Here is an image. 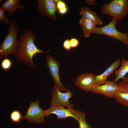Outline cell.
<instances>
[{"mask_svg": "<svg viewBox=\"0 0 128 128\" xmlns=\"http://www.w3.org/2000/svg\"><path fill=\"white\" fill-rule=\"evenodd\" d=\"M79 13L82 17L94 22L96 24L101 25L103 24L102 21L97 14L92 11L89 7H82L80 10Z\"/></svg>", "mask_w": 128, "mask_h": 128, "instance_id": "cell-14", "label": "cell"}, {"mask_svg": "<svg viewBox=\"0 0 128 128\" xmlns=\"http://www.w3.org/2000/svg\"><path fill=\"white\" fill-rule=\"evenodd\" d=\"M19 29L16 20L11 21L7 27L8 33L5 37L4 41L0 45V59H2L4 57L7 58L9 54L15 55L18 44L17 34Z\"/></svg>", "mask_w": 128, "mask_h": 128, "instance_id": "cell-2", "label": "cell"}, {"mask_svg": "<svg viewBox=\"0 0 128 128\" xmlns=\"http://www.w3.org/2000/svg\"><path fill=\"white\" fill-rule=\"evenodd\" d=\"M118 20L113 18L110 22L107 25L101 27H95L91 33L98 35L107 36L116 39L123 44H126L128 39V33H124L118 31L115 25Z\"/></svg>", "mask_w": 128, "mask_h": 128, "instance_id": "cell-4", "label": "cell"}, {"mask_svg": "<svg viewBox=\"0 0 128 128\" xmlns=\"http://www.w3.org/2000/svg\"><path fill=\"white\" fill-rule=\"evenodd\" d=\"M95 76L92 73H82L76 78L75 84L83 91L89 92L95 84Z\"/></svg>", "mask_w": 128, "mask_h": 128, "instance_id": "cell-11", "label": "cell"}, {"mask_svg": "<svg viewBox=\"0 0 128 128\" xmlns=\"http://www.w3.org/2000/svg\"><path fill=\"white\" fill-rule=\"evenodd\" d=\"M45 62L49 72L53 78L55 85L58 87L60 91H68L69 90L63 86L60 79L59 62L54 57L49 55L46 56Z\"/></svg>", "mask_w": 128, "mask_h": 128, "instance_id": "cell-8", "label": "cell"}, {"mask_svg": "<svg viewBox=\"0 0 128 128\" xmlns=\"http://www.w3.org/2000/svg\"><path fill=\"white\" fill-rule=\"evenodd\" d=\"M19 0H7L1 5V7L5 11H7L9 16L11 17L13 13L18 9H23L24 7L19 4Z\"/></svg>", "mask_w": 128, "mask_h": 128, "instance_id": "cell-15", "label": "cell"}, {"mask_svg": "<svg viewBox=\"0 0 128 128\" xmlns=\"http://www.w3.org/2000/svg\"><path fill=\"white\" fill-rule=\"evenodd\" d=\"M59 89L54 85L52 91V97L49 104L51 106H61L73 108L74 104L70 103L69 99L73 96L72 91L69 90L64 93L61 92Z\"/></svg>", "mask_w": 128, "mask_h": 128, "instance_id": "cell-5", "label": "cell"}, {"mask_svg": "<svg viewBox=\"0 0 128 128\" xmlns=\"http://www.w3.org/2000/svg\"><path fill=\"white\" fill-rule=\"evenodd\" d=\"M5 11L1 7L0 8V22L3 21L6 24H10L11 21L6 17L5 14Z\"/></svg>", "mask_w": 128, "mask_h": 128, "instance_id": "cell-21", "label": "cell"}, {"mask_svg": "<svg viewBox=\"0 0 128 128\" xmlns=\"http://www.w3.org/2000/svg\"><path fill=\"white\" fill-rule=\"evenodd\" d=\"M53 0L55 3L56 4L61 1V0Z\"/></svg>", "mask_w": 128, "mask_h": 128, "instance_id": "cell-28", "label": "cell"}, {"mask_svg": "<svg viewBox=\"0 0 128 128\" xmlns=\"http://www.w3.org/2000/svg\"><path fill=\"white\" fill-rule=\"evenodd\" d=\"M86 116L85 114L82 112L80 114L78 121L79 123L78 128H92L86 121Z\"/></svg>", "mask_w": 128, "mask_h": 128, "instance_id": "cell-19", "label": "cell"}, {"mask_svg": "<svg viewBox=\"0 0 128 128\" xmlns=\"http://www.w3.org/2000/svg\"><path fill=\"white\" fill-rule=\"evenodd\" d=\"M126 44H127V47H128V39L127 42V43Z\"/></svg>", "mask_w": 128, "mask_h": 128, "instance_id": "cell-29", "label": "cell"}, {"mask_svg": "<svg viewBox=\"0 0 128 128\" xmlns=\"http://www.w3.org/2000/svg\"><path fill=\"white\" fill-rule=\"evenodd\" d=\"M63 47L64 49L67 50H69L71 49L70 40L67 39L64 41L63 43Z\"/></svg>", "mask_w": 128, "mask_h": 128, "instance_id": "cell-22", "label": "cell"}, {"mask_svg": "<svg viewBox=\"0 0 128 128\" xmlns=\"http://www.w3.org/2000/svg\"><path fill=\"white\" fill-rule=\"evenodd\" d=\"M12 65V63L11 60L7 57L5 58L1 61V66L3 70L6 71L11 68Z\"/></svg>", "mask_w": 128, "mask_h": 128, "instance_id": "cell-20", "label": "cell"}, {"mask_svg": "<svg viewBox=\"0 0 128 128\" xmlns=\"http://www.w3.org/2000/svg\"><path fill=\"white\" fill-rule=\"evenodd\" d=\"M82 112L73 108H66L62 106H51L48 109L44 110V113L45 116L47 117L50 114H54L57 115L58 119L62 120L71 117L78 121Z\"/></svg>", "mask_w": 128, "mask_h": 128, "instance_id": "cell-6", "label": "cell"}, {"mask_svg": "<svg viewBox=\"0 0 128 128\" xmlns=\"http://www.w3.org/2000/svg\"><path fill=\"white\" fill-rule=\"evenodd\" d=\"M38 4L36 6L39 15L51 18L54 21L57 18V8L52 0H37Z\"/></svg>", "mask_w": 128, "mask_h": 128, "instance_id": "cell-9", "label": "cell"}, {"mask_svg": "<svg viewBox=\"0 0 128 128\" xmlns=\"http://www.w3.org/2000/svg\"><path fill=\"white\" fill-rule=\"evenodd\" d=\"M36 36L31 29H25L17 40L18 44L16 53L14 55L18 62L25 64L30 67L35 65L33 58L37 54L45 53L38 48L34 42Z\"/></svg>", "mask_w": 128, "mask_h": 128, "instance_id": "cell-1", "label": "cell"}, {"mask_svg": "<svg viewBox=\"0 0 128 128\" xmlns=\"http://www.w3.org/2000/svg\"><path fill=\"white\" fill-rule=\"evenodd\" d=\"M116 102L126 107H128V83L122 81L118 84L114 98Z\"/></svg>", "mask_w": 128, "mask_h": 128, "instance_id": "cell-12", "label": "cell"}, {"mask_svg": "<svg viewBox=\"0 0 128 128\" xmlns=\"http://www.w3.org/2000/svg\"><path fill=\"white\" fill-rule=\"evenodd\" d=\"M68 11V8L66 6L63 8L58 10V12L59 14H66Z\"/></svg>", "mask_w": 128, "mask_h": 128, "instance_id": "cell-25", "label": "cell"}, {"mask_svg": "<svg viewBox=\"0 0 128 128\" xmlns=\"http://www.w3.org/2000/svg\"><path fill=\"white\" fill-rule=\"evenodd\" d=\"M122 81L128 83V75L122 79Z\"/></svg>", "mask_w": 128, "mask_h": 128, "instance_id": "cell-27", "label": "cell"}, {"mask_svg": "<svg viewBox=\"0 0 128 128\" xmlns=\"http://www.w3.org/2000/svg\"><path fill=\"white\" fill-rule=\"evenodd\" d=\"M121 60L119 59L113 62L101 74L95 76V85H101L104 84L108 77L114 73L116 70L121 64Z\"/></svg>", "mask_w": 128, "mask_h": 128, "instance_id": "cell-13", "label": "cell"}, {"mask_svg": "<svg viewBox=\"0 0 128 128\" xmlns=\"http://www.w3.org/2000/svg\"><path fill=\"white\" fill-rule=\"evenodd\" d=\"M10 117L13 122L17 123H19L23 117L21 112L17 110H14L11 112Z\"/></svg>", "mask_w": 128, "mask_h": 128, "instance_id": "cell-18", "label": "cell"}, {"mask_svg": "<svg viewBox=\"0 0 128 128\" xmlns=\"http://www.w3.org/2000/svg\"><path fill=\"white\" fill-rule=\"evenodd\" d=\"M121 60V66L114 72L115 77L114 81L116 82L124 78L128 73V60H126L124 58H122Z\"/></svg>", "mask_w": 128, "mask_h": 128, "instance_id": "cell-17", "label": "cell"}, {"mask_svg": "<svg viewBox=\"0 0 128 128\" xmlns=\"http://www.w3.org/2000/svg\"><path fill=\"white\" fill-rule=\"evenodd\" d=\"M118 84L114 80H107L102 85H94L91 91L94 94H101L107 97L114 98L118 88Z\"/></svg>", "mask_w": 128, "mask_h": 128, "instance_id": "cell-10", "label": "cell"}, {"mask_svg": "<svg viewBox=\"0 0 128 128\" xmlns=\"http://www.w3.org/2000/svg\"><path fill=\"white\" fill-rule=\"evenodd\" d=\"M86 3L89 5H94L96 4L94 0H85Z\"/></svg>", "mask_w": 128, "mask_h": 128, "instance_id": "cell-26", "label": "cell"}, {"mask_svg": "<svg viewBox=\"0 0 128 128\" xmlns=\"http://www.w3.org/2000/svg\"><path fill=\"white\" fill-rule=\"evenodd\" d=\"M56 5L57 9L58 10L66 7V4L62 0L57 4Z\"/></svg>", "mask_w": 128, "mask_h": 128, "instance_id": "cell-24", "label": "cell"}, {"mask_svg": "<svg viewBox=\"0 0 128 128\" xmlns=\"http://www.w3.org/2000/svg\"><path fill=\"white\" fill-rule=\"evenodd\" d=\"M38 100L31 102L23 119H26L30 123H39L45 121L44 110L40 108Z\"/></svg>", "mask_w": 128, "mask_h": 128, "instance_id": "cell-7", "label": "cell"}, {"mask_svg": "<svg viewBox=\"0 0 128 128\" xmlns=\"http://www.w3.org/2000/svg\"><path fill=\"white\" fill-rule=\"evenodd\" d=\"M79 22L83 31V36L86 38L89 37L90 34L96 24L94 22L82 17L79 20Z\"/></svg>", "mask_w": 128, "mask_h": 128, "instance_id": "cell-16", "label": "cell"}, {"mask_svg": "<svg viewBox=\"0 0 128 128\" xmlns=\"http://www.w3.org/2000/svg\"><path fill=\"white\" fill-rule=\"evenodd\" d=\"M102 14L121 20L128 14V0H113L101 8Z\"/></svg>", "mask_w": 128, "mask_h": 128, "instance_id": "cell-3", "label": "cell"}, {"mask_svg": "<svg viewBox=\"0 0 128 128\" xmlns=\"http://www.w3.org/2000/svg\"><path fill=\"white\" fill-rule=\"evenodd\" d=\"M70 41L71 47L72 48H76L78 46L79 43L78 40L76 38L71 39Z\"/></svg>", "mask_w": 128, "mask_h": 128, "instance_id": "cell-23", "label": "cell"}]
</instances>
